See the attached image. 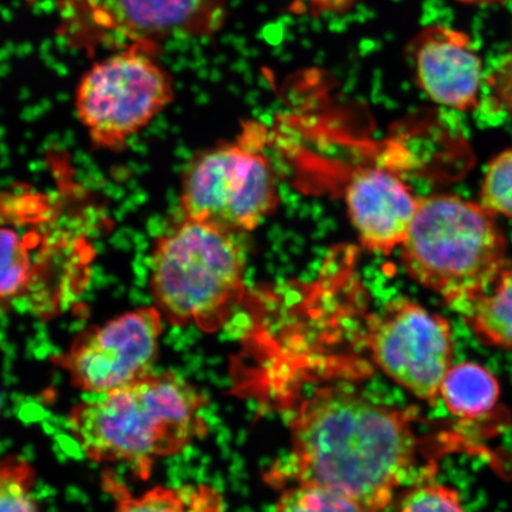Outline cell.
Returning a JSON list of instances; mask_svg holds the SVG:
<instances>
[{"mask_svg":"<svg viewBox=\"0 0 512 512\" xmlns=\"http://www.w3.org/2000/svg\"><path fill=\"white\" fill-rule=\"evenodd\" d=\"M228 0H63L64 30L80 43L157 46L178 36H208L222 27Z\"/></svg>","mask_w":512,"mask_h":512,"instance_id":"cell-8","label":"cell"},{"mask_svg":"<svg viewBox=\"0 0 512 512\" xmlns=\"http://www.w3.org/2000/svg\"><path fill=\"white\" fill-rule=\"evenodd\" d=\"M248 125L243 137L200 153L182 176V219L229 233L258 228L279 203L270 160L261 152L262 133Z\"/></svg>","mask_w":512,"mask_h":512,"instance_id":"cell-5","label":"cell"},{"mask_svg":"<svg viewBox=\"0 0 512 512\" xmlns=\"http://www.w3.org/2000/svg\"><path fill=\"white\" fill-rule=\"evenodd\" d=\"M400 247L409 277L462 316L508 268V243L495 215L457 195L421 198Z\"/></svg>","mask_w":512,"mask_h":512,"instance_id":"cell-3","label":"cell"},{"mask_svg":"<svg viewBox=\"0 0 512 512\" xmlns=\"http://www.w3.org/2000/svg\"><path fill=\"white\" fill-rule=\"evenodd\" d=\"M364 343L384 374L415 398L437 405L454 358L453 330L445 317L396 298L367 317Z\"/></svg>","mask_w":512,"mask_h":512,"instance_id":"cell-7","label":"cell"},{"mask_svg":"<svg viewBox=\"0 0 512 512\" xmlns=\"http://www.w3.org/2000/svg\"><path fill=\"white\" fill-rule=\"evenodd\" d=\"M501 386L497 377L480 364L462 362L447 371L440 387V399L457 418H484L497 406Z\"/></svg>","mask_w":512,"mask_h":512,"instance_id":"cell-12","label":"cell"},{"mask_svg":"<svg viewBox=\"0 0 512 512\" xmlns=\"http://www.w3.org/2000/svg\"><path fill=\"white\" fill-rule=\"evenodd\" d=\"M105 484L117 502L114 512H189L178 490L159 485L143 495L132 496L126 486L113 477L107 476Z\"/></svg>","mask_w":512,"mask_h":512,"instance_id":"cell-18","label":"cell"},{"mask_svg":"<svg viewBox=\"0 0 512 512\" xmlns=\"http://www.w3.org/2000/svg\"><path fill=\"white\" fill-rule=\"evenodd\" d=\"M479 203L491 214L512 220V146L499 153L486 168Z\"/></svg>","mask_w":512,"mask_h":512,"instance_id":"cell-19","label":"cell"},{"mask_svg":"<svg viewBox=\"0 0 512 512\" xmlns=\"http://www.w3.org/2000/svg\"><path fill=\"white\" fill-rule=\"evenodd\" d=\"M419 419L416 407L382 406L339 387L318 389L294 414L291 452L267 482L323 486L382 512L418 464Z\"/></svg>","mask_w":512,"mask_h":512,"instance_id":"cell-1","label":"cell"},{"mask_svg":"<svg viewBox=\"0 0 512 512\" xmlns=\"http://www.w3.org/2000/svg\"><path fill=\"white\" fill-rule=\"evenodd\" d=\"M163 329L155 305L139 307L82 332L53 362L67 371L75 388L110 393L153 373Z\"/></svg>","mask_w":512,"mask_h":512,"instance_id":"cell-9","label":"cell"},{"mask_svg":"<svg viewBox=\"0 0 512 512\" xmlns=\"http://www.w3.org/2000/svg\"><path fill=\"white\" fill-rule=\"evenodd\" d=\"M274 512H374L347 496L315 484L286 486Z\"/></svg>","mask_w":512,"mask_h":512,"instance_id":"cell-15","label":"cell"},{"mask_svg":"<svg viewBox=\"0 0 512 512\" xmlns=\"http://www.w3.org/2000/svg\"><path fill=\"white\" fill-rule=\"evenodd\" d=\"M356 0H310L313 14H343Z\"/></svg>","mask_w":512,"mask_h":512,"instance_id":"cell-21","label":"cell"},{"mask_svg":"<svg viewBox=\"0 0 512 512\" xmlns=\"http://www.w3.org/2000/svg\"><path fill=\"white\" fill-rule=\"evenodd\" d=\"M345 202L362 247L383 255L402 245L419 206L402 179L382 168L357 171L345 189Z\"/></svg>","mask_w":512,"mask_h":512,"instance_id":"cell-11","label":"cell"},{"mask_svg":"<svg viewBox=\"0 0 512 512\" xmlns=\"http://www.w3.org/2000/svg\"><path fill=\"white\" fill-rule=\"evenodd\" d=\"M485 82L496 104L512 115V49L498 62Z\"/></svg>","mask_w":512,"mask_h":512,"instance_id":"cell-20","label":"cell"},{"mask_svg":"<svg viewBox=\"0 0 512 512\" xmlns=\"http://www.w3.org/2000/svg\"><path fill=\"white\" fill-rule=\"evenodd\" d=\"M412 48L416 81L428 98L458 111L478 107L483 62L467 32L432 25L421 30Z\"/></svg>","mask_w":512,"mask_h":512,"instance_id":"cell-10","label":"cell"},{"mask_svg":"<svg viewBox=\"0 0 512 512\" xmlns=\"http://www.w3.org/2000/svg\"><path fill=\"white\" fill-rule=\"evenodd\" d=\"M30 258L27 247L9 229H0V304L19 297L29 280Z\"/></svg>","mask_w":512,"mask_h":512,"instance_id":"cell-17","label":"cell"},{"mask_svg":"<svg viewBox=\"0 0 512 512\" xmlns=\"http://www.w3.org/2000/svg\"><path fill=\"white\" fill-rule=\"evenodd\" d=\"M437 467L420 473L402 495L396 512H466L456 489L435 480Z\"/></svg>","mask_w":512,"mask_h":512,"instance_id":"cell-14","label":"cell"},{"mask_svg":"<svg viewBox=\"0 0 512 512\" xmlns=\"http://www.w3.org/2000/svg\"><path fill=\"white\" fill-rule=\"evenodd\" d=\"M234 233L182 219L153 246L150 287L166 322L208 334L233 317L246 294L245 259Z\"/></svg>","mask_w":512,"mask_h":512,"instance_id":"cell-4","label":"cell"},{"mask_svg":"<svg viewBox=\"0 0 512 512\" xmlns=\"http://www.w3.org/2000/svg\"><path fill=\"white\" fill-rule=\"evenodd\" d=\"M463 317L479 342L512 351V268H505Z\"/></svg>","mask_w":512,"mask_h":512,"instance_id":"cell-13","label":"cell"},{"mask_svg":"<svg viewBox=\"0 0 512 512\" xmlns=\"http://www.w3.org/2000/svg\"><path fill=\"white\" fill-rule=\"evenodd\" d=\"M156 48L128 44L95 62L79 81L76 115L98 149H123L174 101V81L156 60Z\"/></svg>","mask_w":512,"mask_h":512,"instance_id":"cell-6","label":"cell"},{"mask_svg":"<svg viewBox=\"0 0 512 512\" xmlns=\"http://www.w3.org/2000/svg\"><path fill=\"white\" fill-rule=\"evenodd\" d=\"M36 472L27 460L6 457L0 463V512H40L32 495Z\"/></svg>","mask_w":512,"mask_h":512,"instance_id":"cell-16","label":"cell"},{"mask_svg":"<svg viewBox=\"0 0 512 512\" xmlns=\"http://www.w3.org/2000/svg\"><path fill=\"white\" fill-rule=\"evenodd\" d=\"M457 2L465 5H494L503 4L508 0H457Z\"/></svg>","mask_w":512,"mask_h":512,"instance_id":"cell-22","label":"cell"},{"mask_svg":"<svg viewBox=\"0 0 512 512\" xmlns=\"http://www.w3.org/2000/svg\"><path fill=\"white\" fill-rule=\"evenodd\" d=\"M208 400L174 371L150 374L76 405L67 425L96 463H126L142 479L157 459L176 456L206 437Z\"/></svg>","mask_w":512,"mask_h":512,"instance_id":"cell-2","label":"cell"}]
</instances>
